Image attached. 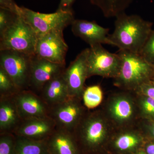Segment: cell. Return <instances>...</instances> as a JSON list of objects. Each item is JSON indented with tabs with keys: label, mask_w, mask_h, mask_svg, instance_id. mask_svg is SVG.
Wrapping results in <instances>:
<instances>
[{
	"label": "cell",
	"mask_w": 154,
	"mask_h": 154,
	"mask_svg": "<svg viewBox=\"0 0 154 154\" xmlns=\"http://www.w3.org/2000/svg\"><path fill=\"white\" fill-rule=\"evenodd\" d=\"M16 136V154H49L46 140H34Z\"/></svg>",
	"instance_id": "20"
},
{
	"label": "cell",
	"mask_w": 154,
	"mask_h": 154,
	"mask_svg": "<svg viewBox=\"0 0 154 154\" xmlns=\"http://www.w3.org/2000/svg\"><path fill=\"white\" fill-rule=\"evenodd\" d=\"M19 91L10 76L0 67V96H14Z\"/></svg>",
	"instance_id": "23"
},
{
	"label": "cell",
	"mask_w": 154,
	"mask_h": 154,
	"mask_svg": "<svg viewBox=\"0 0 154 154\" xmlns=\"http://www.w3.org/2000/svg\"><path fill=\"white\" fill-rule=\"evenodd\" d=\"M148 129L150 134L154 139V121H152L148 126Z\"/></svg>",
	"instance_id": "32"
},
{
	"label": "cell",
	"mask_w": 154,
	"mask_h": 154,
	"mask_svg": "<svg viewBox=\"0 0 154 154\" xmlns=\"http://www.w3.org/2000/svg\"><path fill=\"white\" fill-rule=\"evenodd\" d=\"M63 32V30H53L38 37L35 55L52 62L66 64L68 46Z\"/></svg>",
	"instance_id": "9"
},
{
	"label": "cell",
	"mask_w": 154,
	"mask_h": 154,
	"mask_svg": "<svg viewBox=\"0 0 154 154\" xmlns=\"http://www.w3.org/2000/svg\"><path fill=\"white\" fill-rule=\"evenodd\" d=\"M107 125L98 112L85 113L73 132L76 140H79L90 148L99 146L107 134Z\"/></svg>",
	"instance_id": "8"
},
{
	"label": "cell",
	"mask_w": 154,
	"mask_h": 154,
	"mask_svg": "<svg viewBox=\"0 0 154 154\" xmlns=\"http://www.w3.org/2000/svg\"><path fill=\"white\" fill-rule=\"evenodd\" d=\"M82 99L85 107L89 109H94L102 102L103 93L102 89L98 85L88 87L83 91Z\"/></svg>",
	"instance_id": "21"
},
{
	"label": "cell",
	"mask_w": 154,
	"mask_h": 154,
	"mask_svg": "<svg viewBox=\"0 0 154 154\" xmlns=\"http://www.w3.org/2000/svg\"><path fill=\"white\" fill-rule=\"evenodd\" d=\"M109 113L112 118L119 123H125L131 120L134 113L132 101L124 96L115 98L110 102Z\"/></svg>",
	"instance_id": "18"
},
{
	"label": "cell",
	"mask_w": 154,
	"mask_h": 154,
	"mask_svg": "<svg viewBox=\"0 0 154 154\" xmlns=\"http://www.w3.org/2000/svg\"><path fill=\"white\" fill-rule=\"evenodd\" d=\"M137 90L143 95L154 99V84L152 82L143 84Z\"/></svg>",
	"instance_id": "29"
},
{
	"label": "cell",
	"mask_w": 154,
	"mask_h": 154,
	"mask_svg": "<svg viewBox=\"0 0 154 154\" xmlns=\"http://www.w3.org/2000/svg\"><path fill=\"white\" fill-rule=\"evenodd\" d=\"M143 96L140 103L142 113L146 118L154 121V99L148 96Z\"/></svg>",
	"instance_id": "27"
},
{
	"label": "cell",
	"mask_w": 154,
	"mask_h": 154,
	"mask_svg": "<svg viewBox=\"0 0 154 154\" xmlns=\"http://www.w3.org/2000/svg\"><path fill=\"white\" fill-rule=\"evenodd\" d=\"M14 96L22 120L49 116V106L35 92L29 89L23 90Z\"/></svg>",
	"instance_id": "12"
},
{
	"label": "cell",
	"mask_w": 154,
	"mask_h": 154,
	"mask_svg": "<svg viewBox=\"0 0 154 154\" xmlns=\"http://www.w3.org/2000/svg\"><path fill=\"white\" fill-rule=\"evenodd\" d=\"M0 154H16V136L14 134H0Z\"/></svg>",
	"instance_id": "24"
},
{
	"label": "cell",
	"mask_w": 154,
	"mask_h": 154,
	"mask_svg": "<svg viewBox=\"0 0 154 154\" xmlns=\"http://www.w3.org/2000/svg\"><path fill=\"white\" fill-rule=\"evenodd\" d=\"M15 95L0 96V134L14 133L23 121Z\"/></svg>",
	"instance_id": "15"
},
{
	"label": "cell",
	"mask_w": 154,
	"mask_h": 154,
	"mask_svg": "<svg viewBox=\"0 0 154 154\" xmlns=\"http://www.w3.org/2000/svg\"><path fill=\"white\" fill-rule=\"evenodd\" d=\"M152 82L154 84V77L153 79L152 80Z\"/></svg>",
	"instance_id": "34"
},
{
	"label": "cell",
	"mask_w": 154,
	"mask_h": 154,
	"mask_svg": "<svg viewBox=\"0 0 154 154\" xmlns=\"http://www.w3.org/2000/svg\"><path fill=\"white\" fill-rule=\"evenodd\" d=\"M71 26L75 36L82 38L90 46L98 44L111 45L109 29L100 26L95 21L75 19Z\"/></svg>",
	"instance_id": "14"
},
{
	"label": "cell",
	"mask_w": 154,
	"mask_h": 154,
	"mask_svg": "<svg viewBox=\"0 0 154 154\" xmlns=\"http://www.w3.org/2000/svg\"><path fill=\"white\" fill-rule=\"evenodd\" d=\"M49 154H78L73 133L57 128L47 140Z\"/></svg>",
	"instance_id": "16"
},
{
	"label": "cell",
	"mask_w": 154,
	"mask_h": 154,
	"mask_svg": "<svg viewBox=\"0 0 154 154\" xmlns=\"http://www.w3.org/2000/svg\"><path fill=\"white\" fill-rule=\"evenodd\" d=\"M147 154L146 153V152H143V151H141L137 153V154Z\"/></svg>",
	"instance_id": "33"
},
{
	"label": "cell",
	"mask_w": 154,
	"mask_h": 154,
	"mask_svg": "<svg viewBox=\"0 0 154 154\" xmlns=\"http://www.w3.org/2000/svg\"><path fill=\"white\" fill-rule=\"evenodd\" d=\"M33 55L15 51H0V67L10 76L20 91L29 89Z\"/></svg>",
	"instance_id": "5"
},
{
	"label": "cell",
	"mask_w": 154,
	"mask_h": 154,
	"mask_svg": "<svg viewBox=\"0 0 154 154\" xmlns=\"http://www.w3.org/2000/svg\"><path fill=\"white\" fill-rule=\"evenodd\" d=\"M18 15L7 9L0 8V35L12 25Z\"/></svg>",
	"instance_id": "25"
},
{
	"label": "cell",
	"mask_w": 154,
	"mask_h": 154,
	"mask_svg": "<svg viewBox=\"0 0 154 154\" xmlns=\"http://www.w3.org/2000/svg\"><path fill=\"white\" fill-rule=\"evenodd\" d=\"M140 142L137 135L132 133H126L119 135L116 140L115 145L119 150L126 151L135 148Z\"/></svg>",
	"instance_id": "22"
},
{
	"label": "cell",
	"mask_w": 154,
	"mask_h": 154,
	"mask_svg": "<svg viewBox=\"0 0 154 154\" xmlns=\"http://www.w3.org/2000/svg\"><path fill=\"white\" fill-rule=\"evenodd\" d=\"M65 66L66 64L55 63L33 55L29 90L38 95L48 82L63 72Z\"/></svg>",
	"instance_id": "11"
},
{
	"label": "cell",
	"mask_w": 154,
	"mask_h": 154,
	"mask_svg": "<svg viewBox=\"0 0 154 154\" xmlns=\"http://www.w3.org/2000/svg\"><path fill=\"white\" fill-rule=\"evenodd\" d=\"M140 54L148 62L154 66V30H152Z\"/></svg>",
	"instance_id": "26"
},
{
	"label": "cell",
	"mask_w": 154,
	"mask_h": 154,
	"mask_svg": "<svg viewBox=\"0 0 154 154\" xmlns=\"http://www.w3.org/2000/svg\"><path fill=\"white\" fill-rule=\"evenodd\" d=\"M63 72L48 82L38 94L49 107L63 102L70 97Z\"/></svg>",
	"instance_id": "17"
},
{
	"label": "cell",
	"mask_w": 154,
	"mask_h": 154,
	"mask_svg": "<svg viewBox=\"0 0 154 154\" xmlns=\"http://www.w3.org/2000/svg\"><path fill=\"white\" fill-rule=\"evenodd\" d=\"M146 152L147 154H154V143H151L147 145Z\"/></svg>",
	"instance_id": "31"
},
{
	"label": "cell",
	"mask_w": 154,
	"mask_h": 154,
	"mask_svg": "<svg viewBox=\"0 0 154 154\" xmlns=\"http://www.w3.org/2000/svg\"><path fill=\"white\" fill-rule=\"evenodd\" d=\"M121 64V58L118 54L109 52L102 44L90 46L87 58L88 78L99 75L116 78L119 73Z\"/></svg>",
	"instance_id": "6"
},
{
	"label": "cell",
	"mask_w": 154,
	"mask_h": 154,
	"mask_svg": "<svg viewBox=\"0 0 154 154\" xmlns=\"http://www.w3.org/2000/svg\"><path fill=\"white\" fill-rule=\"evenodd\" d=\"M54 121L49 116L23 120L14 134L36 141L47 140L56 129Z\"/></svg>",
	"instance_id": "13"
},
{
	"label": "cell",
	"mask_w": 154,
	"mask_h": 154,
	"mask_svg": "<svg viewBox=\"0 0 154 154\" xmlns=\"http://www.w3.org/2000/svg\"><path fill=\"white\" fill-rule=\"evenodd\" d=\"M134 0H90L92 5L96 6L105 17H116L125 12Z\"/></svg>",
	"instance_id": "19"
},
{
	"label": "cell",
	"mask_w": 154,
	"mask_h": 154,
	"mask_svg": "<svg viewBox=\"0 0 154 154\" xmlns=\"http://www.w3.org/2000/svg\"><path fill=\"white\" fill-rule=\"evenodd\" d=\"M121 67L116 84L128 89H137L143 84L151 82L154 77V66L140 54L119 50Z\"/></svg>",
	"instance_id": "2"
},
{
	"label": "cell",
	"mask_w": 154,
	"mask_h": 154,
	"mask_svg": "<svg viewBox=\"0 0 154 154\" xmlns=\"http://www.w3.org/2000/svg\"><path fill=\"white\" fill-rule=\"evenodd\" d=\"M75 0H60L56 11L73 12L72 6Z\"/></svg>",
	"instance_id": "30"
},
{
	"label": "cell",
	"mask_w": 154,
	"mask_h": 154,
	"mask_svg": "<svg viewBox=\"0 0 154 154\" xmlns=\"http://www.w3.org/2000/svg\"><path fill=\"white\" fill-rule=\"evenodd\" d=\"M20 15L30 25L37 37L54 30H63L75 20L74 12L56 11L51 14L36 12L21 7Z\"/></svg>",
	"instance_id": "4"
},
{
	"label": "cell",
	"mask_w": 154,
	"mask_h": 154,
	"mask_svg": "<svg viewBox=\"0 0 154 154\" xmlns=\"http://www.w3.org/2000/svg\"><path fill=\"white\" fill-rule=\"evenodd\" d=\"M37 36L21 15L0 35V51H15L30 55L35 54Z\"/></svg>",
	"instance_id": "3"
},
{
	"label": "cell",
	"mask_w": 154,
	"mask_h": 154,
	"mask_svg": "<svg viewBox=\"0 0 154 154\" xmlns=\"http://www.w3.org/2000/svg\"><path fill=\"white\" fill-rule=\"evenodd\" d=\"M80 98L69 97L63 102L49 107V116L57 128L73 133L85 113Z\"/></svg>",
	"instance_id": "7"
},
{
	"label": "cell",
	"mask_w": 154,
	"mask_h": 154,
	"mask_svg": "<svg viewBox=\"0 0 154 154\" xmlns=\"http://www.w3.org/2000/svg\"><path fill=\"white\" fill-rule=\"evenodd\" d=\"M116 18L114 31L109 36L111 45L121 50L140 54L153 30V23L138 15H128L125 12Z\"/></svg>",
	"instance_id": "1"
},
{
	"label": "cell",
	"mask_w": 154,
	"mask_h": 154,
	"mask_svg": "<svg viewBox=\"0 0 154 154\" xmlns=\"http://www.w3.org/2000/svg\"><path fill=\"white\" fill-rule=\"evenodd\" d=\"M89 48L83 50L63 72L70 97L82 99L85 84L88 78L87 58Z\"/></svg>",
	"instance_id": "10"
},
{
	"label": "cell",
	"mask_w": 154,
	"mask_h": 154,
	"mask_svg": "<svg viewBox=\"0 0 154 154\" xmlns=\"http://www.w3.org/2000/svg\"><path fill=\"white\" fill-rule=\"evenodd\" d=\"M0 8L7 9L20 15L21 7L18 6L14 0H0Z\"/></svg>",
	"instance_id": "28"
}]
</instances>
